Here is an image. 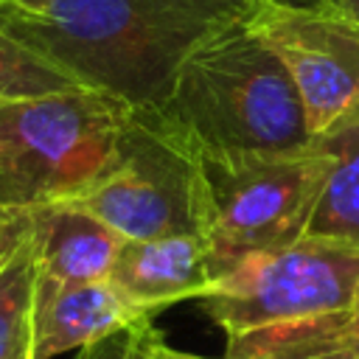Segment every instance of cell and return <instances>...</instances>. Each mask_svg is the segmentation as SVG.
I'll return each mask as SVG.
<instances>
[{
    "mask_svg": "<svg viewBox=\"0 0 359 359\" xmlns=\"http://www.w3.org/2000/svg\"><path fill=\"white\" fill-rule=\"evenodd\" d=\"M160 342H163V334L154 325V320H137L81 348L76 359H154V351Z\"/></svg>",
    "mask_w": 359,
    "mask_h": 359,
    "instance_id": "obj_14",
    "label": "cell"
},
{
    "mask_svg": "<svg viewBox=\"0 0 359 359\" xmlns=\"http://www.w3.org/2000/svg\"><path fill=\"white\" fill-rule=\"evenodd\" d=\"M129 115L132 107L90 87L0 98V208L76 199L112 160Z\"/></svg>",
    "mask_w": 359,
    "mask_h": 359,
    "instance_id": "obj_4",
    "label": "cell"
},
{
    "mask_svg": "<svg viewBox=\"0 0 359 359\" xmlns=\"http://www.w3.org/2000/svg\"><path fill=\"white\" fill-rule=\"evenodd\" d=\"M73 87L81 84L0 28V98H31Z\"/></svg>",
    "mask_w": 359,
    "mask_h": 359,
    "instance_id": "obj_13",
    "label": "cell"
},
{
    "mask_svg": "<svg viewBox=\"0 0 359 359\" xmlns=\"http://www.w3.org/2000/svg\"><path fill=\"white\" fill-rule=\"evenodd\" d=\"M140 317L109 280L45 283L39 280L31 331V359H56L81 351Z\"/></svg>",
    "mask_w": 359,
    "mask_h": 359,
    "instance_id": "obj_9",
    "label": "cell"
},
{
    "mask_svg": "<svg viewBox=\"0 0 359 359\" xmlns=\"http://www.w3.org/2000/svg\"><path fill=\"white\" fill-rule=\"evenodd\" d=\"M353 342H359V294L334 328V345H353Z\"/></svg>",
    "mask_w": 359,
    "mask_h": 359,
    "instance_id": "obj_17",
    "label": "cell"
},
{
    "mask_svg": "<svg viewBox=\"0 0 359 359\" xmlns=\"http://www.w3.org/2000/svg\"><path fill=\"white\" fill-rule=\"evenodd\" d=\"M109 283L140 314L157 317L163 309L182 300H202L216 272L202 236H163L146 241H123Z\"/></svg>",
    "mask_w": 359,
    "mask_h": 359,
    "instance_id": "obj_8",
    "label": "cell"
},
{
    "mask_svg": "<svg viewBox=\"0 0 359 359\" xmlns=\"http://www.w3.org/2000/svg\"><path fill=\"white\" fill-rule=\"evenodd\" d=\"M317 143L328 154V177L306 236L359 244V121Z\"/></svg>",
    "mask_w": 359,
    "mask_h": 359,
    "instance_id": "obj_11",
    "label": "cell"
},
{
    "mask_svg": "<svg viewBox=\"0 0 359 359\" xmlns=\"http://www.w3.org/2000/svg\"><path fill=\"white\" fill-rule=\"evenodd\" d=\"M247 22L286 67L314 140L359 121V20L331 6L252 0Z\"/></svg>",
    "mask_w": 359,
    "mask_h": 359,
    "instance_id": "obj_7",
    "label": "cell"
},
{
    "mask_svg": "<svg viewBox=\"0 0 359 359\" xmlns=\"http://www.w3.org/2000/svg\"><path fill=\"white\" fill-rule=\"evenodd\" d=\"M6 11H17V14H39L48 8L50 0H0Z\"/></svg>",
    "mask_w": 359,
    "mask_h": 359,
    "instance_id": "obj_18",
    "label": "cell"
},
{
    "mask_svg": "<svg viewBox=\"0 0 359 359\" xmlns=\"http://www.w3.org/2000/svg\"><path fill=\"white\" fill-rule=\"evenodd\" d=\"M328 177V154L314 140L289 154L196 157L199 236L216 280L247 258L283 250L309 233Z\"/></svg>",
    "mask_w": 359,
    "mask_h": 359,
    "instance_id": "obj_5",
    "label": "cell"
},
{
    "mask_svg": "<svg viewBox=\"0 0 359 359\" xmlns=\"http://www.w3.org/2000/svg\"><path fill=\"white\" fill-rule=\"evenodd\" d=\"M31 241L39 261V280L65 286L109 280L126 238L87 210L53 202L31 210Z\"/></svg>",
    "mask_w": 359,
    "mask_h": 359,
    "instance_id": "obj_10",
    "label": "cell"
},
{
    "mask_svg": "<svg viewBox=\"0 0 359 359\" xmlns=\"http://www.w3.org/2000/svg\"><path fill=\"white\" fill-rule=\"evenodd\" d=\"M67 205H76L126 241L199 236L196 157L151 109H132L107 168Z\"/></svg>",
    "mask_w": 359,
    "mask_h": 359,
    "instance_id": "obj_6",
    "label": "cell"
},
{
    "mask_svg": "<svg viewBox=\"0 0 359 359\" xmlns=\"http://www.w3.org/2000/svg\"><path fill=\"white\" fill-rule=\"evenodd\" d=\"M275 3H286V6H323L331 0H275Z\"/></svg>",
    "mask_w": 359,
    "mask_h": 359,
    "instance_id": "obj_21",
    "label": "cell"
},
{
    "mask_svg": "<svg viewBox=\"0 0 359 359\" xmlns=\"http://www.w3.org/2000/svg\"><path fill=\"white\" fill-rule=\"evenodd\" d=\"M323 6H331V8H337V11H342V14L353 17V20H359V0H331V3H323Z\"/></svg>",
    "mask_w": 359,
    "mask_h": 359,
    "instance_id": "obj_20",
    "label": "cell"
},
{
    "mask_svg": "<svg viewBox=\"0 0 359 359\" xmlns=\"http://www.w3.org/2000/svg\"><path fill=\"white\" fill-rule=\"evenodd\" d=\"M3 11H6V8H3V3H0V14H3Z\"/></svg>",
    "mask_w": 359,
    "mask_h": 359,
    "instance_id": "obj_22",
    "label": "cell"
},
{
    "mask_svg": "<svg viewBox=\"0 0 359 359\" xmlns=\"http://www.w3.org/2000/svg\"><path fill=\"white\" fill-rule=\"evenodd\" d=\"M25 359H31V353H28V356H25Z\"/></svg>",
    "mask_w": 359,
    "mask_h": 359,
    "instance_id": "obj_23",
    "label": "cell"
},
{
    "mask_svg": "<svg viewBox=\"0 0 359 359\" xmlns=\"http://www.w3.org/2000/svg\"><path fill=\"white\" fill-rule=\"evenodd\" d=\"M154 359H208V356L185 353V351H177V348H171V345L160 342V345H157V351H154ZM224 359H227V356H224Z\"/></svg>",
    "mask_w": 359,
    "mask_h": 359,
    "instance_id": "obj_19",
    "label": "cell"
},
{
    "mask_svg": "<svg viewBox=\"0 0 359 359\" xmlns=\"http://www.w3.org/2000/svg\"><path fill=\"white\" fill-rule=\"evenodd\" d=\"M31 233V210H3L0 208V258L8 255Z\"/></svg>",
    "mask_w": 359,
    "mask_h": 359,
    "instance_id": "obj_15",
    "label": "cell"
},
{
    "mask_svg": "<svg viewBox=\"0 0 359 359\" xmlns=\"http://www.w3.org/2000/svg\"><path fill=\"white\" fill-rule=\"evenodd\" d=\"M261 359H359V342L323 348V351H306V353H275V356H261Z\"/></svg>",
    "mask_w": 359,
    "mask_h": 359,
    "instance_id": "obj_16",
    "label": "cell"
},
{
    "mask_svg": "<svg viewBox=\"0 0 359 359\" xmlns=\"http://www.w3.org/2000/svg\"><path fill=\"white\" fill-rule=\"evenodd\" d=\"M359 294V244L303 236L247 258L199 300L224 331L227 359L337 348L334 328Z\"/></svg>",
    "mask_w": 359,
    "mask_h": 359,
    "instance_id": "obj_3",
    "label": "cell"
},
{
    "mask_svg": "<svg viewBox=\"0 0 359 359\" xmlns=\"http://www.w3.org/2000/svg\"><path fill=\"white\" fill-rule=\"evenodd\" d=\"M151 109L194 154L208 160L289 154L314 143L300 95L247 14L208 36Z\"/></svg>",
    "mask_w": 359,
    "mask_h": 359,
    "instance_id": "obj_2",
    "label": "cell"
},
{
    "mask_svg": "<svg viewBox=\"0 0 359 359\" xmlns=\"http://www.w3.org/2000/svg\"><path fill=\"white\" fill-rule=\"evenodd\" d=\"M252 0H50L39 14L3 11L0 28L81 87L132 109L157 107L180 65Z\"/></svg>",
    "mask_w": 359,
    "mask_h": 359,
    "instance_id": "obj_1",
    "label": "cell"
},
{
    "mask_svg": "<svg viewBox=\"0 0 359 359\" xmlns=\"http://www.w3.org/2000/svg\"><path fill=\"white\" fill-rule=\"evenodd\" d=\"M36 289L39 261L28 233L25 241L0 258V359H25L31 353Z\"/></svg>",
    "mask_w": 359,
    "mask_h": 359,
    "instance_id": "obj_12",
    "label": "cell"
}]
</instances>
